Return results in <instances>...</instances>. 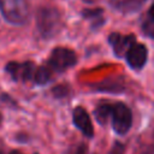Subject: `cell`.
Segmentation results:
<instances>
[{"label":"cell","mask_w":154,"mask_h":154,"mask_svg":"<svg viewBox=\"0 0 154 154\" xmlns=\"http://www.w3.org/2000/svg\"><path fill=\"white\" fill-rule=\"evenodd\" d=\"M36 23L42 37L49 38L60 30L61 16L54 7H41L36 14Z\"/></svg>","instance_id":"cell-1"},{"label":"cell","mask_w":154,"mask_h":154,"mask_svg":"<svg viewBox=\"0 0 154 154\" xmlns=\"http://www.w3.org/2000/svg\"><path fill=\"white\" fill-rule=\"evenodd\" d=\"M0 10L5 19L16 25L24 24L29 18L26 0H0Z\"/></svg>","instance_id":"cell-2"},{"label":"cell","mask_w":154,"mask_h":154,"mask_svg":"<svg viewBox=\"0 0 154 154\" xmlns=\"http://www.w3.org/2000/svg\"><path fill=\"white\" fill-rule=\"evenodd\" d=\"M77 63L76 53L65 47H57L52 51L49 59L47 61V66L55 72H63Z\"/></svg>","instance_id":"cell-3"},{"label":"cell","mask_w":154,"mask_h":154,"mask_svg":"<svg viewBox=\"0 0 154 154\" xmlns=\"http://www.w3.org/2000/svg\"><path fill=\"white\" fill-rule=\"evenodd\" d=\"M111 118L113 130L118 135H125L132 125V113L130 108L123 102H117L112 105Z\"/></svg>","instance_id":"cell-4"},{"label":"cell","mask_w":154,"mask_h":154,"mask_svg":"<svg viewBox=\"0 0 154 154\" xmlns=\"http://www.w3.org/2000/svg\"><path fill=\"white\" fill-rule=\"evenodd\" d=\"M35 70H36V66L31 61H24V63L11 61L6 65V71L12 76L14 81L26 82L32 79Z\"/></svg>","instance_id":"cell-5"},{"label":"cell","mask_w":154,"mask_h":154,"mask_svg":"<svg viewBox=\"0 0 154 154\" xmlns=\"http://www.w3.org/2000/svg\"><path fill=\"white\" fill-rule=\"evenodd\" d=\"M125 59L131 69L140 70L144 66L148 59V49L142 43L134 42L125 53Z\"/></svg>","instance_id":"cell-6"},{"label":"cell","mask_w":154,"mask_h":154,"mask_svg":"<svg viewBox=\"0 0 154 154\" xmlns=\"http://www.w3.org/2000/svg\"><path fill=\"white\" fill-rule=\"evenodd\" d=\"M134 42H136V37L134 35H120L119 32H112L108 36V43L118 58H123Z\"/></svg>","instance_id":"cell-7"},{"label":"cell","mask_w":154,"mask_h":154,"mask_svg":"<svg viewBox=\"0 0 154 154\" xmlns=\"http://www.w3.org/2000/svg\"><path fill=\"white\" fill-rule=\"evenodd\" d=\"M72 120H73L75 126L77 129H79L83 132L84 136L93 137V135H94L93 124H91V120H90L89 114L87 113V111L83 107H76L73 109Z\"/></svg>","instance_id":"cell-8"},{"label":"cell","mask_w":154,"mask_h":154,"mask_svg":"<svg viewBox=\"0 0 154 154\" xmlns=\"http://www.w3.org/2000/svg\"><path fill=\"white\" fill-rule=\"evenodd\" d=\"M146 1L147 0H118L114 2L113 7L124 14H130L140 11L146 4Z\"/></svg>","instance_id":"cell-9"},{"label":"cell","mask_w":154,"mask_h":154,"mask_svg":"<svg viewBox=\"0 0 154 154\" xmlns=\"http://www.w3.org/2000/svg\"><path fill=\"white\" fill-rule=\"evenodd\" d=\"M103 10L102 8H84L82 11V17L91 22V28L96 29L101 26L105 22L103 19Z\"/></svg>","instance_id":"cell-10"},{"label":"cell","mask_w":154,"mask_h":154,"mask_svg":"<svg viewBox=\"0 0 154 154\" xmlns=\"http://www.w3.org/2000/svg\"><path fill=\"white\" fill-rule=\"evenodd\" d=\"M51 78H52V70L48 66H40L36 67L32 79L37 84H46L51 81Z\"/></svg>","instance_id":"cell-11"},{"label":"cell","mask_w":154,"mask_h":154,"mask_svg":"<svg viewBox=\"0 0 154 154\" xmlns=\"http://www.w3.org/2000/svg\"><path fill=\"white\" fill-rule=\"evenodd\" d=\"M111 109H112V105H108V103L100 105L99 107L95 108V111H94L95 118H96V120L101 125H103V124L107 123L108 118L111 117Z\"/></svg>","instance_id":"cell-12"},{"label":"cell","mask_w":154,"mask_h":154,"mask_svg":"<svg viewBox=\"0 0 154 154\" xmlns=\"http://www.w3.org/2000/svg\"><path fill=\"white\" fill-rule=\"evenodd\" d=\"M142 31L146 36H148L150 38H154V19L148 17L142 23Z\"/></svg>","instance_id":"cell-13"},{"label":"cell","mask_w":154,"mask_h":154,"mask_svg":"<svg viewBox=\"0 0 154 154\" xmlns=\"http://www.w3.org/2000/svg\"><path fill=\"white\" fill-rule=\"evenodd\" d=\"M88 153V147L84 143H78L72 147H70L66 152V154H87Z\"/></svg>","instance_id":"cell-14"},{"label":"cell","mask_w":154,"mask_h":154,"mask_svg":"<svg viewBox=\"0 0 154 154\" xmlns=\"http://www.w3.org/2000/svg\"><path fill=\"white\" fill-rule=\"evenodd\" d=\"M53 93L55 95V97H64L67 95L69 93V88L66 85H57L54 89H53Z\"/></svg>","instance_id":"cell-15"},{"label":"cell","mask_w":154,"mask_h":154,"mask_svg":"<svg viewBox=\"0 0 154 154\" xmlns=\"http://www.w3.org/2000/svg\"><path fill=\"white\" fill-rule=\"evenodd\" d=\"M124 152H125V147L120 142H116L113 144V148L111 150V154H124Z\"/></svg>","instance_id":"cell-16"},{"label":"cell","mask_w":154,"mask_h":154,"mask_svg":"<svg viewBox=\"0 0 154 154\" xmlns=\"http://www.w3.org/2000/svg\"><path fill=\"white\" fill-rule=\"evenodd\" d=\"M148 17L152 18V19H154V4L150 6V8H149V11H148Z\"/></svg>","instance_id":"cell-17"},{"label":"cell","mask_w":154,"mask_h":154,"mask_svg":"<svg viewBox=\"0 0 154 154\" xmlns=\"http://www.w3.org/2000/svg\"><path fill=\"white\" fill-rule=\"evenodd\" d=\"M0 154H5V153L0 152ZM8 154H22V153H20V152H18V150H12V152H10Z\"/></svg>","instance_id":"cell-18"},{"label":"cell","mask_w":154,"mask_h":154,"mask_svg":"<svg viewBox=\"0 0 154 154\" xmlns=\"http://www.w3.org/2000/svg\"><path fill=\"white\" fill-rule=\"evenodd\" d=\"M1 119H2V117H1V114H0V123H1Z\"/></svg>","instance_id":"cell-19"}]
</instances>
